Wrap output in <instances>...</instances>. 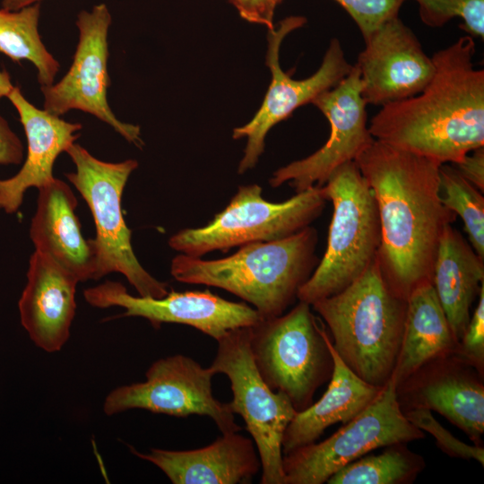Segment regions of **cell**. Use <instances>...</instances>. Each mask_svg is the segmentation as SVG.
<instances>
[{
    "instance_id": "obj_1",
    "label": "cell",
    "mask_w": 484,
    "mask_h": 484,
    "mask_svg": "<svg viewBox=\"0 0 484 484\" xmlns=\"http://www.w3.org/2000/svg\"><path fill=\"white\" fill-rule=\"evenodd\" d=\"M369 186L381 224L377 255L391 290L407 300L433 279L440 238L456 215L441 201V163L374 140L355 160Z\"/></svg>"
},
{
    "instance_id": "obj_2",
    "label": "cell",
    "mask_w": 484,
    "mask_h": 484,
    "mask_svg": "<svg viewBox=\"0 0 484 484\" xmlns=\"http://www.w3.org/2000/svg\"><path fill=\"white\" fill-rule=\"evenodd\" d=\"M474 54L470 35L436 52L430 82L417 95L382 106L368 125L373 138L441 164H457L484 147V70Z\"/></svg>"
},
{
    "instance_id": "obj_3",
    "label": "cell",
    "mask_w": 484,
    "mask_h": 484,
    "mask_svg": "<svg viewBox=\"0 0 484 484\" xmlns=\"http://www.w3.org/2000/svg\"><path fill=\"white\" fill-rule=\"evenodd\" d=\"M317 231L308 226L287 238L246 244L216 260L176 255L170 274L179 281L225 290L249 302L262 318L284 314L315 269Z\"/></svg>"
},
{
    "instance_id": "obj_4",
    "label": "cell",
    "mask_w": 484,
    "mask_h": 484,
    "mask_svg": "<svg viewBox=\"0 0 484 484\" xmlns=\"http://www.w3.org/2000/svg\"><path fill=\"white\" fill-rule=\"evenodd\" d=\"M311 308L328 326L341 360L364 381L383 387L400 351L407 300L388 286L377 257L351 284Z\"/></svg>"
},
{
    "instance_id": "obj_5",
    "label": "cell",
    "mask_w": 484,
    "mask_h": 484,
    "mask_svg": "<svg viewBox=\"0 0 484 484\" xmlns=\"http://www.w3.org/2000/svg\"><path fill=\"white\" fill-rule=\"evenodd\" d=\"M333 212L322 260L298 291L309 305L339 293L376 259L381 224L374 194L355 161L338 168L323 186Z\"/></svg>"
},
{
    "instance_id": "obj_6",
    "label": "cell",
    "mask_w": 484,
    "mask_h": 484,
    "mask_svg": "<svg viewBox=\"0 0 484 484\" xmlns=\"http://www.w3.org/2000/svg\"><path fill=\"white\" fill-rule=\"evenodd\" d=\"M65 152L75 167V171L65 177L88 204L95 224V280L118 272L140 296L164 297L169 292L168 284L154 278L138 261L131 244L132 232L122 212V194L138 167L137 160L103 161L75 143Z\"/></svg>"
},
{
    "instance_id": "obj_7",
    "label": "cell",
    "mask_w": 484,
    "mask_h": 484,
    "mask_svg": "<svg viewBox=\"0 0 484 484\" xmlns=\"http://www.w3.org/2000/svg\"><path fill=\"white\" fill-rule=\"evenodd\" d=\"M327 333L311 305L303 301L287 314L250 326L251 352L259 374L272 391L286 394L297 411L313 403L315 391L332 376Z\"/></svg>"
},
{
    "instance_id": "obj_8",
    "label": "cell",
    "mask_w": 484,
    "mask_h": 484,
    "mask_svg": "<svg viewBox=\"0 0 484 484\" xmlns=\"http://www.w3.org/2000/svg\"><path fill=\"white\" fill-rule=\"evenodd\" d=\"M327 201L324 186H313L284 202L271 203L262 196L259 185L240 186L225 209L207 225L181 229L168 243L173 250L201 257L216 250L281 239L310 226Z\"/></svg>"
},
{
    "instance_id": "obj_9",
    "label": "cell",
    "mask_w": 484,
    "mask_h": 484,
    "mask_svg": "<svg viewBox=\"0 0 484 484\" xmlns=\"http://www.w3.org/2000/svg\"><path fill=\"white\" fill-rule=\"evenodd\" d=\"M216 356L209 367L214 375L230 381L234 414L241 416L255 445L261 462V484H284L282 439L298 412L289 397L272 391L255 364L250 347V326L229 331L218 341Z\"/></svg>"
},
{
    "instance_id": "obj_10",
    "label": "cell",
    "mask_w": 484,
    "mask_h": 484,
    "mask_svg": "<svg viewBox=\"0 0 484 484\" xmlns=\"http://www.w3.org/2000/svg\"><path fill=\"white\" fill-rule=\"evenodd\" d=\"M425 436L405 417L391 377L362 411L331 436L283 454L284 484H323L338 470L372 450Z\"/></svg>"
},
{
    "instance_id": "obj_11",
    "label": "cell",
    "mask_w": 484,
    "mask_h": 484,
    "mask_svg": "<svg viewBox=\"0 0 484 484\" xmlns=\"http://www.w3.org/2000/svg\"><path fill=\"white\" fill-rule=\"evenodd\" d=\"M210 367L193 359L177 354L154 361L145 380L113 389L105 398L103 411L112 416L132 409L186 418L207 416L221 434L241 428L229 402L217 400L212 393Z\"/></svg>"
},
{
    "instance_id": "obj_12",
    "label": "cell",
    "mask_w": 484,
    "mask_h": 484,
    "mask_svg": "<svg viewBox=\"0 0 484 484\" xmlns=\"http://www.w3.org/2000/svg\"><path fill=\"white\" fill-rule=\"evenodd\" d=\"M306 22L302 16H290L268 32L266 65L272 73L271 83L253 118L233 130V139L246 138L244 156L238 169L239 174L256 165L264 151L265 137L276 124L288 118L298 108L312 103L318 95L334 87L352 68L339 39H333L315 73L296 80L285 73L280 65L281 45L289 33L303 26Z\"/></svg>"
},
{
    "instance_id": "obj_13",
    "label": "cell",
    "mask_w": 484,
    "mask_h": 484,
    "mask_svg": "<svg viewBox=\"0 0 484 484\" xmlns=\"http://www.w3.org/2000/svg\"><path fill=\"white\" fill-rule=\"evenodd\" d=\"M111 21L105 4L94 5L90 12L79 13L76 20L79 41L72 65L58 82L40 88L43 107L58 117L72 109L89 113L110 125L127 142L142 148L140 127L120 121L107 99L110 85L108 33Z\"/></svg>"
},
{
    "instance_id": "obj_14",
    "label": "cell",
    "mask_w": 484,
    "mask_h": 484,
    "mask_svg": "<svg viewBox=\"0 0 484 484\" xmlns=\"http://www.w3.org/2000/svg\"><path fill=\"white\" fill-rule=\"evenodd\" d=\"M312 104L328 120L329 137L311 155L275 170L269 179L272 187L288 183L299 193L323 186L338 168L355 161L375 140L367 125V104L361 95L359 72L355 65L345 78L318 95Z\"/></svg>"
},
{
    "instance_id": "obj_15",
    "label": "cell",
    "mask_w": 484,
    "mask_h": 484,
    "mask_svg": "<svg viewBox=\"0 0 484 484\" xmlns=\"http://www.w3.org/2000/svg\"><path fill=\"white\" fill-rule=\"evenodd\" d=\"M91 306L99 308L120 307V316H137L159 329L162 324L192 326L218 341L229 331L252 326L263 318L256 309L242 302L224 299L209 290L170 291L164 297H136L117 281H107L83 292Z\"/></svg>"
},
{
    "instance_id": "obj_16",
    "label": "cell",
    "mask_w": 484,
    "mask_h": 484,
    "mask_svg": "<svg viewBox=\"0 0 484 484\" xmlns=\"http://www.w3.org/2000/svg\"><path fill=\"white\" fill-rule=\"evenodd\" d=\"M364 41L355 65L367 104L382 107L413 97L432 79V57L399 16L383 23Z\"/></svg>"
},
{
    "instance_id": "obj_17",
    "label": "cell",
    "mask_w": 484,
    "mask_h": 484,
    "mask_svg": "<svg viewBox=\"0 0 484 484\" xmlns=\"http://www.w3.org/2000/svg\"><path fill=\"white\" fill-rule=\"evenodd\" d=\"M402 411H434L463 431L476 445L484 432L483 376L454 354L437 357L396 386Z\"/></svg>"
},
{
    "instance_id": "obj_18",
    "label": "cell",
    "mask_w": 484,
    "mask_h": 484,
    "mask_svg": "<svg viewBox=\"0 0 484 484\" xmlns=\"http://www.w3.org/2000/svg\"><path fill=\"white\" fill-rule=\"evenodd\" d=\"M77 277L49 255L34 251L18 302L21 324L44 351H59L70 337L76 312Z\"/></svg>"
},
{
    "instance_id": "obj_19",
    "label": "cell",
    "mask_w": 484,
    "mask_h": 484,
    "mask_svg": "<svg viewBox=\"0 0 484 484\" xmlns=\"http://www.w3.org/2000/svg\"><path fill=\"white\" fill-rule=\"evenodd\" d=\"M18 112L27 139V154L21 169L0 179V212L15 213L28 189L51 182L56 158L75 143L82 128L31 104L14 86L7 96Z\"/></svg>"
},
{
    "instance_id": "obj_20",
    "label": "cell",
    "mask_w": 484,
    "mask_h": 484,
    "mask_svg": "<svg viewBox=\"0 0 484 484\" xmlns=\"http://www.w3.org/2000/svg\"><path fill=\"white\" fill-rule=\"evenodd\" d=\"M129 448L161 470L173 484L250 483L261 469L253 439L238 432L222 434L212 444L193 450L151 448L142 453Z\"/></svg>"
},
{
    "instance_id": "obj_21",
    "label": "cell",
    "mask_w": 484,
    "mask_h": 484,
    "mask_svg": "<svg viewBox=\"0 0 484 484\" xmlns=\"http://www.w3.org/2000/svg\"><path fill=\"white\" fill-rule=\"evenodd\" d=\"M38 190L37 209L30 227L35 250L56 260L80 282L95 280V249L92 238L82 235L73 190L56 177Z\"/></svg>"
},
{
    "instance_id": "obj_22",
    "label": "cell",
    "mask_w": 484,
    "mask_h": 484,
    "mask_svg": "<svg viewBox=\"0 0 484 484\" xmlns=\"http://www.w3.org/2000/svg\"><path fill=\"white\" fill-rule=\"evenodd\" d=\"M333 367L325 393L315 403L298 411L288 425L282 439V454L315 443L324 431L337 423H347L362 411L382 387L357 376L339 357L327 333Z\"/></svg>"
},
{
    "instance_id": "obj_23",
    "label": "cell",
    "mask_w": 484,
    "mask_h": 484,
    "mask_svg": "<svg viewBox=\"0 0 484 484\" xmlns=\"http://www.w3.org/2000/svg\"><path fill=\"white\" fill-rule=\"evenodd\" d=\"M432 284L458 342L484 284V264L483 258L452 225L445 228L440 238Z\"/></svg>"
},
{
    "instance_id": "obj_24",
    "label": "cell",
    "mask_w": 484,
    "mask_h": 484,
    "mask_svg": "<svg viewBox=\"0 0 484 484\" xmlns=\"http://www.w3.org/2000/svg\"><path fill=\"white\" fill-rule=\"evenodd\" d=\"M456 344L432 282L419 285L407 298L402 340L392 375L395 385L428 361L453 354Z\"/></svg>"
},
{
    "instance_id": "obj_25",
    "label": "cell",
    "mask_w": 484,
    "mask_h": 484,
    "mask_svg": "<svg viewBox=\"0 0 484 484\" xmlns=\"http://www.w3.org/2000/svg\"><path fill=\"white\" fill-rule=\"evenodd\" d=\"M40 3L16 11L0 9V54L12 61L30 62L41 87L50 86L59 70L58 61L42 42L39 32Z\"/></svg>"
},
{
    "instance_id": "obj_26",
    "label": "cell",
    "mask_w": 484,
    "mask_h": 484,
    "mask_svg": "<svg viewBox=\"0 0 484 484\" xmlns=\"http://www.w3.org/2000/svg\"><path fill=\"white\" fill-rule=\"evenodd\" d=\"M407 443L385 446L379 454L361 456L346 464L326 481L328 484H410L425 468L424 458Z\"/></svg>"
},
{
    "instance_id": "obj_27",
    "label": "cell",
    "mask_w": 484,
    "mask_h": 484,
    "mask_svg": "<svg viewBox=\"0 0 484 484\" xmlns=\"http://www.w3.org/2000/svg\"><path fill=\"white\" fill-rule=\"evenodd\" d=\"M440 194L444 205L459 215L471 246L484 258V197L482 192L467 181L449 163L440 166Z\"/></svg>"
},
{
    "instance_id": "obj_28",
    "label": "cell",
    "mask_w": 484,
    "mask_h": 484,
    "mask_svg": "<svg viewBox=\"0 0 484 484\" xmlns=\"http://www.w3.org/2000/svg\"><path fill=\"white\" fill-rule=\"evenodd\" d=\"M421 22L439 28L454 18L462 19L460 28L471 37L484 39V0H414Z\"/></svg>"
},
{
    "instance_id": "obj_29",
    "label": "cell",
    "mask_w": 484,
    "mask_h": 484,
    "mask_svg": "<svg viewBox=\"0 0 484 484\" xmlns=\"http://www.w3.org/2000/svg\"><path fill=\"white\" fill-rule=\"evenodd\" d=\"M405 417L422 431H427L436 439V445L447 455L454 458L473 459L484 465L482 445H470L454 436L427 409L416 408L403 412Z\"/></svg>"
},
{
    "instance_id": "obj_30",
    "label": "cell",
    "mask_w": 484,
    "mask_h": 484,
    "mask_svg": "<svg viewBox=\"0 0 484 484\" xmlns=\"http://www.w3.org/2000/svg\"><path fill=\"white\" fill-rule=\"evenodd\" d=\"M350 14L363 39L388 20L398 16L406 0H334Z\"/></svg>"
},
{
    "instance_id": "obj_31",
    "label": "cell",
    "mask_w": 484,
    "mask_h": 484,
    "mask_svg": "<svg viewBox=\"0 0 484 484\" xmlns=\"http://www.w3.org/2000/svg\"><path fill=\"white\" fill-rule=\"evenodd\" d=\"M478 298L474 313L453 354L484 376V284Z\"/></svg>"
},
{
    "instance_id": "obj_32",
    "label": "cell",
    "mask_w": 484,
    "mask_h": 484,
    "mask_svg": "<svg viewBox=\"0 0 484 484\" xmlns=\"http://www.w3.org/2000/svg\"><path fill=\"white\" fill-rule=\"evenodd\" d=\"M282 0H229L244 20L265 26L268 30L274 28L273 17L278 4Z\"/></svg>"
},
{
    "instance_id": "obj_33",
    "label": "cell",
    "mask_w": 484,
    "mask_h": 484,
    "mask_svg": "<svg viewBox=\"0 0 484 484\" xmlns=\"http://www.w3.org/2000/svg\"><path fill=\"white\" fill-rule=\"evenodd\" d=\"M22 160V143L8 122L0 115V164L18 165Z\"/></svg>"
},
{
    "instance_id": "obj_34",
    "label": "cell",
    "mask_w": 484,
    "mask_h": 484,
    "mask_svg": "<svg viewBox=\"0 0 484 484\" xmlns=\"http://www.w3.org/2000/svg\"><path fill=\"white\" fill-rule=\"evenodd\" d=\"M456 165V169L480 191H484V148L480 147L469 152Z\"/></svg>"
},
{
    "instance_id": "obj_35",
    "label": "cell",
    "mask_w": 484,
    "mask_h": 484,
    "mask_svg": "<svg viewBox=\"0 0 484 484\" xmlns=\"http://www.w3.org/2000/svg\"><path fill=\"white\" fill-rule=\"evenodd\" d=\"M13 87L9 73L5 70L0 69V99L7 98Z\"/></svg>"
},
{
    "instance_id": "obj_36",
    "label": "cell",
    "mask_w": 484,
    "mask_h": 484,
    "mask_svg": "<svg viewBox=\"0 0 484 484\" xmlns=\"http://www.w3.org/2000/svg\"><path fill=\"white\" fill-rule=\"evenodd\" d=\"M43 0H3L2 8L9 11H16Z\"/></svg>"
}]
</instances>
